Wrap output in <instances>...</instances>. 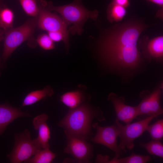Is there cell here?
Wrapping results in <instances>:
<instances>
[{"instance_id": "20", "label": "cell", "mask_w": 163, "mask_h": 163, "mask_svg": "<svg viewBox=\"0 0 163 163\" xmlns=\"http://www.w3.org/2000/svg\"><path fill=\"white\" fill-rule=\"evenodd\" d=\"M14 17L13 11L6 7L0 9V28L6 31L12 28Z\"/></svg>"}, {"instance_id": "8", "label": "cell", "mask_w": 163, "mask_h": 163, "mask_svg": "<svg viewBox=\"0 0 163 163\" xmlns=\"http://www.w3.org/2000/svg\"><path fill=\"white\" fill-rule=\"evenodd\" d=\"M92 126L97 130L95 136L91 138V141L94 143L103 145L114 152V158H118L126 152L117 145V138L118 136V130L117 126L114 125L102 126L97 123L92 124Z\"/></svg>"}, {"instance_id": "15", "label": "cell", "mask_w": 163, "mask_h": 163, "mask_svg": "<svg viewBox=\"0 0 163 163\" xmlns=\"http://www.w3.org/2000/svg\"><path fill=\"white\" fill-rule=\"evenodd\" d=\"M89 99V97H87L82 91L76 90L63 94L60 97V101L69 109H73L87 102Z\"/></svg>"}, {"instance_id": "26", "label": "cell", "mask_w": 163, "mask_h": 163, "mask_svg": "<svg viewBox=\"0 0 163 163\" xmlns=\"http://www.w3.org/2000/svg\"><path fill=\"white\" fill-rule=\"evenodd\" d=\"M113 2L126 8L130 4L129 0H112Z\"/></svg>"}, {"instance_id": "7", "label": "cell", "mask_w": 163, "mask_h": 163, "mask_svg": "<svg viewBox=\"0 0 163 163\" xmlns=\"http://www.w3.org/2000/svg\"><path fill=\"white\" fill-rule=\"evenodd\" d=\"M163 83L160 82L151 92L144 90L140 93L141 101L137 106L139 115H146L156 117L162 114L163 109L160 104V99L163 91Z\"/></svg>"}, {"instance_id": "1", "label": "cell", "mask_w": 163, "mask_h": 163, "mask_svg": "<svg viewBox=\"0 0 163 163\" xmlns=\"http://www.w3.org/2000/svg\"><path fill=\"white\" fill-rule=\"evenodd\" d=\"M133 18L110 28L101 39L99 53L109 66L120 71L137 69L142 62L138 46L142 33L150 26Z\"/></svg>"}, {"instance_id": "13", "label": "cell", "mask_w": 163, "mask_h": 163, "mask_svg": "<svg viewBox=\"0 0 163 163\" xmlns=\"http://www.w3.org/2000/svg\"><path fill=\"white\" fill-rule=\"evenodd\" d=\"M21 117H31L27 111L23 112L18 108L4 104H0V135L6 127L17 118Z\"/></svg>"}, {"instance_id": "19", "label": "cell", "mask_w": 163, "mask_h": 163, "mask_svg": "<svg viewBox=\"0 0 163 163\" xmlns=\"http://www.w3.org/2000/svg\"><path fill=\"white\" fill-rule=\"evenodd\" d=\"M56 154L50 148L42 149L35 155L25 161V163H50L56 157Z\"/></svg>"}, {"instance_id": "10", "label": "cell", "mask_w": 163, "mask_h": 163, "mask_svg": "<svg viewBox=\"0 0 163 163\" xmlns=\"http://www.w3.org/2000/svg\"><path fill=\"white\" fill-rule=\"evenodd\" d=\"M67 145L64 151L71 155L77 163L90 162L93 155V148L87 141L65 133Z\"/></svg>"}, {"instance_id": "29", "label": "cell", "mask_w": 163, "mask_h": 163, "mask_svg": "<svg viewBox=\"0 0 163 163\" xmlns=\"http://www.w3.org/2000/svg\"><path fill=\"white\" fill-rule=\"evenodd\" d=\"M4 30H3L2 28L0 29V42L3 40L4 39ZM1 72L0 70V75H1Z\"/></svg>"}, {"instance_id": "23", "label": "cell", "mask_w": 163, "mask_h": 163, "mask_svg": "<svg viewBox=\"0 0 163 163\" xmlns=\"http://www.w3.org/2000/svg\"><path fill=\"white\" fill-rule=\"evenodd\" d=\"M25 12L32 17L38 16L39 7L37 0H19Z\"/></svg>"}, {"instance_id": "5", "label": "cell", "mask_w": 163, "mask_h": 163, "mask_svg": "<svg viewBox=\"0 0 163 163\" xmlns=\"http://www.w3.org/2000/svg\"><path fill=\"white\" fill-rule=\"evenodd\" d=\"M14 138L13 149L7 155L11 163L24 162L42 149L37 138L31 139L30 132L27 129L16 134Z\"/></svg>"}, {"instance_id": "2", "label": "cell", "mask_w": 163, "mask_h": 163, "mask_svg": "<svg viewBox=\"0 0 163 163\" xmlns=\"http://www.w3.org/2000/svg\"><path fill=\"white\" fill-rule=\"evenodd\" d=\"M101 122L105 120L103 113L99 107H94L87 102L69 111L58 125L65 133L88 141L92 134V123L94 119Z\"/></svg>"}, {"instance_id": "22", "label": "cell", "mask_w": 163, "mask_h": 163, "mask_svg": "<svg viewBox=\"0 0 163 163\" xmlns=\"http://www.w3.org/2000/svg\"><path fill=\"white\" fill-rule=\"evenodd\" d=\"M146 130L152 140L160 141L163 137V119L159 120L153 124L149 125Z\"/></svg>"}, {"instance_id": "28", "label": "cell", "mask_w": 163, "mask_h": 163, "mask_svg": "<svg viewBox=\"0 0 163 163\" xmlns=\"http://www.w3.org/2000/svg\"><path fill=\"white\" fill-rule=\"evenodd\" d=\"M163 8H161L158 11L156 14V16L157 18H158L161 19L163 18Z\"/></svg>"}, {"instance_id": "30", "label": "cell", "mask_w": 163, "mask_h": 163, "mask_svg": "<svg viewBox=\"0 0 163 163\" xmlns=\"http://www.w3.org/2000/svg\"><path fill=\"white\" fill-rule=\"evenodd\" d=\"M5 7L6 6L2 2V0H0V9Z\"/></svg>"}, {"instance_id": "27", "label": "cell", "mask_w": 163, "mask_h": 163, "mask_svg": "<svg viewBox=\"0 0 163 163\" xmlns=\"http://www.w3.org/2000/svg\"><path fill=\"white\" fill-rule=\"evenodd\" d=\"M159 5L161 7L163 8V0H146Z\"/></svg>"}, {"instance_id": "14", "label": "cell", "mask_w": 163, "mask_h": 163, "mask_svg": "<svg viewBox=\"0 0 163 163\" xmlns=\"http://www.w3.org/2000/svg\"><path fill=\"white\" fill-rule=\"evenodd\" d=\"M48 118L47 114L43 113L35 117L33 121L34 128L38 131L37 138L42 149L50 148L49 141L51 138L50 131L46 123Z\"/></svg>"}, {"instance_id": "12", "label": "cell", "mask_w": 163, "mask_h": 163, "mask_svg": "<svg viewBox=\"0 0 163 163\" xmlns=\"http://www.w3.org/2000/svg\"><path fill=\"white\" fill-rule=\"evenodd\" d=\"M107 99L113 105L116 119L124 122L126 124L130 123L134 119L139 116L137 106L126 104L123 96H118L116 93L111 92L109 94Z\"/></svg>"}, {"instance_id": "6", "label": "cell", "mask_w": 163, "mask_h": 163, "mask_svg": "<svg viewBox=\"0 0 163 163\" xmlns=\"http://www.w3.org/2000/svg\"><path fill=\"white\" fill-rule=\"evenodd\" d=\"M153 116H148L146 118L132 123L123 125L116 119L115 124L118 130V136L120 142L119 146L122 149L125 148L131 150L134 147L133 142L135 139L141 136L146 130L151 121L155 118Z\"/></svg>"}, {"instance_id": "31", "label": "cell", "mask_w": 163, "mask_h": 163, "mask_svg": "<svg viewBox=\"0 0 163 163\" xmlns=\"http://www.w3.org/2000/svg\"><path fill=\"white\" fill-rule=\"evenodd\" d=\"M1 28H0V29Z\"/></svg>"}, {"instance_id": "4", "label": "cell", "mask_w": 163, "mask_h": 163, "mask_svg": "<svg viewBox=\"0 0 163 163\" xmlns=\"http://www.w3.org/2000/svg\"><path fill=\"white\" fill-rule=\"evenodd\" d=\"M37 17L26 21L21 25L4 31V50L2 58L6 60L14 51L21 44L27 41V45L34 48L37 45L34 33L37 27Z\"/></svg>"}, {"instance_id": "11", "label": "cell", "mask_w": 163, "mask_h": 163, "mask_svg": "<svg viewBox=\"0 0 163 163\" xmlns=\"http://www.w3.org/2000/svg\"><path fill=\"white\" fill-rule=\"evenodd\" d=\"M137 46L142 57L149 62L153 60L157 62H163V35L152 39L144 36L138 40Z\"/></svg>"}, {"instance_id": "25", "label": "cell", "mask_w": 163, "mask_h": 163, "mask_svg": "<svg viewBox=\"0 0 163 163\" xmlns=\"http://www.w3.org/2000/svg\"><path fill=\"white\" fill-rule=\"evenodd\" d=\"M48 35L53 41L58 42L62 41L66 50L69 48V34L61 31L48 32Z\"/></svg>"}, {"instance_id": "3", "label": "cell", "mask_w": 163, "mask_h": 163, "mask_svg": "<svg viewBox=\"0 0 163 163\" xmlns=\"http://www.w3.org/2000/svg\"><path fill=\"white\" fill-rule=\"evenodd\" d=\"M42 2L47 9L59 13L66 21L72 24L69 30L72 35L76 33L81 34L82 26L86 20L89 18L95 20L98 15L97 10L91 11L86 8L82 0H74L71 3L60 6H54L51 1L42 0Z\"/></svg>"}, {"instance_id": "16", "label": "cell", "mask_w": 163, "mask_h": 163, "mask_svg": "<svg viewBox=\"0 0 163 163\" xmlns=\"http://www.w3.org/2000/svg\"><path fill=\"white\" fill-rule=\"evenodd\" d=\"M149 155H141L133 153L130 155L120 158H114L109 160L107 155H100L98 158L99 163H145L151 161Z\"/></svg>"}, {"instance_id": "21", "label": "cell", "mask_w": 163, "mask_h": 163, "mask_svg": "<svg viewBox=\"0 0 163 163\" xmlns=\"http://www.w3.org/2000/svg\"><path fill=\"white\" fill-rule=\"evenodd\" d=\"M139 145L149 154L163 158V145L160 141L152 139L146 143H140Z\"/></svg>"}, {"instance_id": "9", "label": "cell", "mask_w": 163, "mask_h": 163, "mask_svg": "<svg viewBox=\"0 0 163 163\" xmlns=\"http://www.w3.org/2000/svg\"><path fill=\"white\" fill-rule=\"evenodd\" d=\"M39 11L37 16V27L48 32L61 31L69 34L67 29L69 24L62 18L51 12L43 4L42 0H37Z\"/></svg>"}, {"instance_id": "24", "label": "cell", "mask_w": 163, "mask_h": 163, "mask_svg": "<svg viewBox=\"0 0 163 163\" xmlns=\"http://www.w3.org/2000/svg\"><path fill=\"white\" fill-rule=\"evenodd\" d=\"M36 40L37 44L44 50H51L55 48L54 41L48 34H40L38 36Z\"/></svg>"}, {"instance_id": "18", "label": "cell", "mask_w": 163, "mask_h": 163, "mask_svg": "<svg viewBox=\"0 0 163 163\" xmlns=\"http://www.w3.org/2000/svg\"><path fill=\"white\" fill-rule=\"evenodd\" d=\"M126 12V8L112 2L107 7V18L111 23L118 22L123 19Z\"/></svg>"}, {"instance_id": "17", "label": "cell", "mask_w": 163, "mask_h": 163, "mask_svg": "<svg viewBox=\"0 0 163 163\" xmlns=\"http://www.w3.org/2000/svg\"><path fill=\"white\" fill-rule=\"evenodd\" d=\"M54 91L52 88L47 86L43 89L32 91L25 97L20 108L34 104L43 99L52 96Z\"/></svg>"}]
</instances>
